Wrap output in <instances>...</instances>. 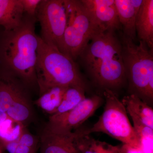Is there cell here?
Listing matches in <instances>:
<instances>
[{
	"instance_id": "4fadbf2b",
	"label": "cell",
	"mask_w": 153,
	"mask_h": 153,
	"mask_svg": "<svg viewBox=\"0 0 153 153\" xmlns=\"http://www.w3.org/2000/svg\"><path fill=\"white\" fill-rule=\"evenodd\" d=\"M136 35L151 50L153 49V1L143 0L135 22Z\"/></svg>"
},
{
	"instance_id": "ac0fdd59",
	"label": "cell",
	"mask_w": 153,
	"mask_h": 153,
	"mask_svg": "<svg viewBox=\"0 0 153 153\" xmlns=\"http://www.w3.org/2000/svg\"><path fill=\"white\" fill-rule=\"evenodd\" d=\"M26 126L23 123L9 117L0 124V146L2 149L8 143L16 141Z\"/></svg>"
},
{
	"instance_id": "2e32d148",
	"label": "cell",
	"mask_w": 153,
	"mask_h": 153,
	"mask_svg": "<svg viewBox=\"0 0 153 153\" xmlns=\"http://www.w3.org/2000/svg\"><path fill=\"white\" fill-rule=\"evenodd\" d=\"M127 112L139 120L145 125L153 129L152 108L134 94L126 96L121 101Z\"/></svg>"
},
{
	"instance_id": "7402d4cb",
	"label": "cell",
	"mask_w": 153,
	"mask_h": 153,
	"mask_svg": "<svg viewBox=\"0 0 153 153\" xmlns=\"http://www.w3.org/2000/svg\"><path fill=\"white\" fill-rule=\"evenodd\" d=\"M42 0H21L24 13L30 16L36 17L37 10Z\"/></svg>"
},
{
	"instance_id": "5bb4252c",
	"label": "cell",
	"mask_w": 153,
	"mask_h": 153,
	"mask_svg": "<svg viewBox=\"0 0 153 153\" xmlns=\"http://www.w3.org/2000/svg\"><path fill=\"white\" fill-rule=\"evenodd\" d=\"M24 13L21 0H0V26L10 31L19 27Z\"/></svg>"
},
{
	"instance_id": "ffe728a7",
	"label": "cell",
	"mask_w": 153,
	"mask_h": 153,
	"mask_svg": "<svg viewBox=\"0 0 153 153\" xmlns=\"http://www.w3.org/2000/svg\"><path fill=\"white\" fill-rule=\"evenodd\" d=\"M130 116L141 150L143 153H153V129L145 125L135 117Z\"/></svg>"
},
{
	"instance_id": "d6986e66",
	"label": "cell",
	"mask_w": 153,
	"mask_h": 153,
	"mask_svg": "<svg viewBox=\"0 0 153 153\" xmlns=\"http://www.w3.org/2000/svg\"><path fill=\"white\" fill-rule=\"evenodd\" d=\"M85 91V89L78 86H69L67 88L60 105L53 115L62 114L77 106L86 98Z\"/></svg>"
},
{
	"instance_id": "cb8c5ba5",
	"label": "cell",
	"mask_w": 153,
	"mask_h": 153,
	"mask_svg": "<svg viewBox=\"0 0 153 153\" xmlns=\"http://www.w3.org/2000/svg\"><path fill=\"white\" fill-rule=\"evenodd\" d=\"M8 117L6 113L0 111V124Z\"/></svg>"
},
{
	"instance_id": "5b68a950",
	"label": "cell",
	"mask_w": 153,
	"mask_h": 153,
	"mask_svg": "<svg viewBox=\"0 0 153 153\" xmlns=\"http://www.w3.org/2000/svg\"><path fill=\"white\" fill-rule=\"evenodd\" d=\"M104 96L105 104L103 112L92 127L87 128L86 134L103 133L123 144L140 149L139 141L124 105L113 91L105 89Z\"/></svg>"
},
{
	"instance_id": "603a6c76",
	"label": "cell",
	"mask_w": 153,
	"mask_h": 153,
	"mask_svg": "<svg viewBox=\"0 0 153 153\" xmlns=\"http://www.w3.org/2000/svg\"><path fill=\"white\" fill-rule=\"evenodd\" d=\"M120 153H143L140 148L134 147L130 145L123 144L120 146Z\"/></svg>"
},
{
	"instance_id": "3957f363",
	"label": "cell",
	"mask_w": 153,
	"mask_h": 153,
	"mask_svg": "<svg viewBox=\"0 0 153 153\" xmlns=\"http://www.w3.org/2000/svg\"><path fill=\"white\" fill-rule=\"evenodd\" d=\"M39 94L52 86H78L85 91L88 86L76 61L48 45L39 37L36 65Z\"/></svg>"
},
{
	"instance_id": "d4e9b609",
	"label": "cell",
	"mask_w": 153,
	"mask_h": 153,
	"mask_svg": "<svg viewBox=\"0 0 153 153\" xmlns=\"http://www.w3.org/2000/svg\"><path fill=\"white\" fill-rule=\"evenodd\" d=\"M2 149L1 146H0V153H2Z\"/></svg>"
},
{
	"instance_id": "277c9868",
	"label": "cell",
	"mask_w": 153,
	"mask_h": 153,
	"mask_svg": "<svg viewBox=\"0 0 153 153\" xmlns=\"http://www.w3.org/2000/svg\"><path fill=\"white\" fill-rule=\"evenodd\" d=\"M121 43L122 57L126 79L131 94L141 99L152 101L153 54L146 44L140 41L139 45L123 34Z\"/></svg>"
},
{
	"instance_id": "9c48e42d",
	"label": "cell",
	"mask_w": 153,
	"mask_h": 153,
	"mask_svg": "<svg viewBox=\"0 0 153 153\" xmlns=\"http://www.w3.org/2000/svg\"><path fill=\"white\" fill-rule=\"evenodd\" d=\"M102 99L98 95L85 98L73 109L59 115L49 116L44 129L56 134L68 133L81 126L101 105Z\"/></svg>"
},
{
	"instance_id": "ba28073f",
	"label": "cell",
	"mask_w": 153,
	"mask_h": 153,
	"mask_svg": "<svg viewBox=\"0 0 153 153\" xmlns=\"http://www.w3.org/2000/svg\"><path fill=\"white\" fill-rule=\"evenodd\" d=\"M36 18L41 26V39L61 52L67 23L64 0H42Z\"/></svg>"
},
{
	"instance_id": "7a4b0ae2",
	"label": "cell",
	"mask_w": 153,
	"mask_h": 153,
	"mask_svg": "<svg viewBox=\"0 0 153 153\" xmlns=\"http://www.w3.org/2000/svg\"><path fill=\"white\" fill-rule=\"evenodd\" d=\"M78 59L94 83L104 90L120 88L127 80L121 43L114 31L97 32Z\"/></svg>"
},
{
	"instance_id": "7c38bea8",
	"label": "cell",
	"mask_w": 153,
	"mask_h": 153,
	"mask_svg": "<svg viewBox=\"0 0 153 153\" xmlns=\"http://www.w3.org/2000/svg\"><path fill=\"white\" fill-rule=\"evenodd\" d=\"M119 21L124 36L134 41L135 22L143 0H114Z\"/></svg>"
},
{
	"instance_id": "30bf717a",
	"label": "cell",
	"mask_w": 153,
	"mask_h": 153,
	"mask_svg": "<svg viewBox=\"0 0 153 153\" xmlns=\"http://www.w3.org/2000/svg\"><path fill=\"white\" fill-rule=\"evenodd\" d=\"M94 25L101 31L121 29L114 0H80Z\"/></svg>"
},
{
	"instance_id": "52a82bcc",
	"label": "cell",
	"mask_w": 153,
	"mask_h": 153,
	"mask_svg": "<svg viewBox=\"0 0 153 153\" xmlns=\"http://www.w3.org/2000/svg\"><path fill=\"white\" fill-rule=\"evenodd\" d=\"M28 89L16 78L0 77V111L22 123L30 121L33 111Z\"/></svg>"
},
{
	"instance_id": "8992f818",
	"label": "cell",
	"mask_w": 153,
	"mask_h": 153,
	"mask_svg": "<svg viewBox=\"0 0 153 153\" xmlns=\"http://www.w3.org/2000/svg\"><path fill=\"white\" fill-rule=\"evenodd\" d=\"M67 23L61 52L76 61L99 30L80 0H64Z\"/></svg>"
},
{
	"instance_id": "e0dca14e",
	"label": "cell",
	"mask_w": 153,
	"mask_h": 153,
	"mask_svg": "<svg viewBox=\"0 0 153 153\" xmlns=\"http://www.w3.org/2000/svg\"><path fill=\"white\" fill-rule=\"evenodd\" d=\"M67 86H52L39 94L34 104L50 115L54 114L61 103Z\"/></svg>"
},
{
	"instance_id": "8fae6325",
	"label": "cell",
	"mask_w": 153,
	"mask_h": 153,
	"mask_svg": "<svg viewBox=\"0 0 153 153\" xmlns=\"http://www.w3.org/2000/svg\"><path fill=\"white\" fill-rule=\"evenodd\" d=\"M77 131L54 133L43 129L39 137L40 153H80L76 143Z\"/></svg>"
},
{
	"instance_id": "9a60e30c",
	"label": "cell",
	"mask_w": 153,
	"mask_h": 153,
	"mask_svg": "<svg viewBox=\"0 0 153 153\" xmlns=\"http://www.w3.org/2000/svg\"><path fill=\"white\" fill-rule=\"evenodd\" d=\"M87 128L77 129L76 143L80 153H120L121 146H113L101 141L86 134Z\"/></svg>"
},
{
	"instance_id": "6da1fadb",
	"label": "cell",
	"mask_w": 153,
	"mask_h": 153,
	"mask_svg": "<svg viewBox=\"0 0 153 153\" xmlns=\"http://www.w3.org/2000/svg\"><path fill=\"white\" fill-rule=\"evenodd\" d=\"M36 17L25 14L21 25L0 33V77L16 78L27 88L38 87L36 65L39 37Z\"/></svg>"
},
{
	"instance_id": "44dd1931",
	"label": "cell",
	"mask_w": 153,
	"mask_h": 153,
	"mask_svg": "<svg viewBox=\"0 0 153 153\" xmlns=\"http://www.w3.org/2000/svg\"><path fill=\"white\" fill-rule=\"evenodd\" d=\"M15 153H37L40 147L39 137L32 134L25 128L18 140Z\"/></svg>"
}]
</instances>
